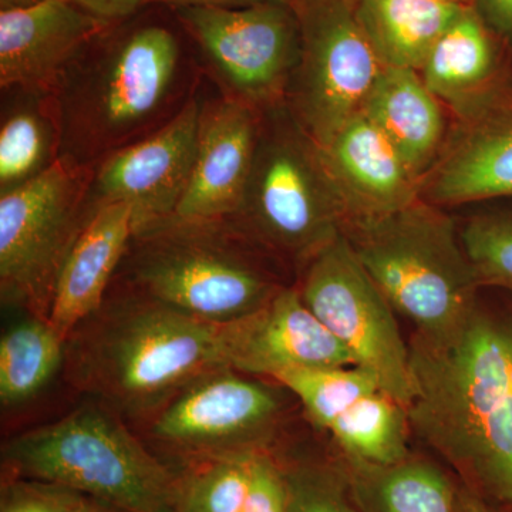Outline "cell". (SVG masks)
<instances>
[{
  "label": "cell",
  "instance_id": "1",
  "mask_svg": "<svg viewBox=\"0 0 512 512\" xmlns=\"http://www.w3.org/2000/svg\"><path fill=\"white\" fill-rule=\"evenodd\" d=\"M410 427L478 494L512 510V302L409 345Z\"/></svg>",
  "mask_w": 512,
  "mask_h": 512
},
{
  "label": "cell",
  "instance_id": "2",
  "mask_svg": "<svg viewBox=\"0 0 512 512\" xmlns=\"http://www.w3.org/2000/svg\"><path fill=\"white\" fill-rule=\"evenodd\" d=\"M86 322L67 339L70 377L128 417L156 416L185 387L231 369V323L207 322L137 292L104 302Z\"/></svg>",
  "mask_w": 512,
  "mask_h": 512
},
{
  "label": "cell",
  "instance_id": "3",
  "mask_svg": "<svg viewBox=\"0 0 512 512\" xmlns=\"http://www.w3.org/2000/svg\"><path fill=\"white\" fill-rule=\"evenodd\" d=\"M180 64L177 37L160 25L124 33L87 63L77 56L53 93L60 157L94 170L148 136L177 92Z\"/></svg>",
  "mask_w": 512,
  "mask_h": 512
},
{
  "label": "cell",
  "instance_id": "4",
  "mask_svg": "<svg viewBox=\"0 0 512 512\" xmlns=\"http://www.w3.org/2000/svg\"><path fill=\"white\" fill-rule=\"evenodd\" d=\"M343 234L394 311L437 335L476 308L478 282L456 224L417 200L384 217L346 222Z\"/></svg>",
  "mask_w": 512,
  "mask_h": 512
},
{
  "label": "cell",
  "instance_id": "5",
  "mask_svg": "<svg viewBox=\"0 0 512 512\" xmlns=\"http://www.w3.org/2000/svg\"><path fill=\"white\" fill-rule=\"evenodd\" d=\"M247 238L229 221L177 217L137 232L134 292L218 325L247 318L284 288L242 249Z\"/></svg>",
  "mask_w": 512,
  "mask_h": 512
},
{
  "label": "cell",
  "instance_id": "6",
  "mask_svg": "<svg viewBox=\"0 0 512 512\" xmlns=\"http://www.w3.org/2000/svg\"><path fill=\"white\" fill-rule=\"evenodd\" d=\"M3 461L20 478L66 485L121 512H177L173 474L113 413L82 407L9 441Z\"/></svg>",
  "mask_w": 512,
  "mask_h": 512
},
{
  "label": "cell",
  "instance_id": "7",
  "mask_svg": "<svg viewBox=\"0 0 512 512\" xmlns=\"http://www.w3.org/2000/svg\"><path fill=\"white\" fill-rule=\"evenodd\" d=\"M259 133L244 200L228 220L249 238L308 262L339 237L345 211L319 148L293 119Z\"/></svg>",
  "mask_w": 512,
  "mask_h": 512
},
{
  "label": "cell",
  "instance_id": "8",
  "mask_svg": "<svg viewBox=\"0 0 512 512\" xmlns=\"http://www.w3.org/2000/svg\"><path fill=\"white\" fill-rule=\"evenodd\" d=\"M92 177L93 168L60 157L45 173L0 194L2 296L35 318L49 319L57 275L90 215Z\"/></svg>",
  "mask_w": 512,
  "mask_h": 512
},
{
  "label": "cell",
  "instance_id": "9",
  "mask_svg": "<svg viewBox=\"0 0 512 512\" xmlns=\"http://www.w3.org/2000/svg\"><path fill=\"white\" fill-rule=\"evenodd\" d=\"M301 32L293 76L292 116L325 147L363 104L382 73L355 0H292Z\"/></svg>",
  "mask_w": 512,
  "mask_h": 512
},
{
  "label": "cell",
  "instance_id": "10",
  "mask_svg": "<svg viewBox=\"0 0 512 512\" xmlns=\"http://www.w3.org/2000/svg\"><path fill=\"white\" fill-rule=\"evenodd\" d=\"M298 291L313 315L349 350L384 393L412 400L410 350L393 306L359 261L345 234L306 262Z\"/></svg>",
  "mask_w": 512,
  "mask_h": 512
},
{
  "label": "cell",
  "instance_id": "11",
  "mask_svg": "<svg viewBox=\"0 0 512 512\" xmlns=\"http://www.w3.org/2000/svg\"><path fill=\"white\" fill-rule=\"evenodd\" d=\"M285 2L239 8H178L229 97L258 110L281 99L301 55L299 23Z\"/></svg>",
  "mask_w": 512,
  "mask_h": 512
},
{
  "label": "cell",
  "instance_id": "12",
  "mask_svg": "<svg viewBox=\"0 0 512 512\" xmlns=\"http://www.w3.org/2000/svg\"><path fill=\"white\" fill-rule=\"evenodd\" d=\"M245 376L222 369L185 387L154 416L151 436L202 458L265 450L281 402L265 384Z\"/></svg>",
  "mask_w": 512,
  "mask_h": 512
},
{
  "label": "cell",
  "instance_id": "13",
  "mask_svg": "<svg viewBox=\"0 0 512 512\" xmlns=\"http://www.w3.org/2000/svg\"><path fill=\"white\" fill-rule=\"evenodd\" d=\"M202 106L190 97L157 130L104 158L93 170L90 212L123 202L133 210L134 234L173 218L190 183Z\"/></svg>",
  "mask_w": 512,
  "mask_h": 512
},
{
  "label": "cell",
  "instance_id": "14",
  "mask_svg": "<svg viewBox=\"0 0 512 512\" xmlns=\"http://www.w3.org/2000/svg\"><path fill=\"white\" fill-rule=\"evenodd\" d=\"M109 26L72 0L0 10V86L55 93L70 64Z\"/></svg>",
  "mask_w": 512,
  "mask_h": 512
},
{
  "label": "cell",
  "instance_id": "15",
  "mask_svg": "<svg viewBox=\"0 0 512 512\" xmlns=\"http://www.w3.org/2000/svg\"><path fill=\"white\" fill-rule=\"evenodd\" d=\"M259 133L255 107L229 96L204 104L190 183L174 217L231 220L247 191Z\"/></svg>",
  "mask_w": 512,
  "mask_h": 512
},
{
  "label": "cell",
  "instance_id": "16",
  "mask_svg": "<svg viewBox=\"0 0 512 512\" xmlns=\"http://www.w3.org/2000/svg\"><path fill=\"white\" fill-rule=\"evenodd\" d=\"M319 154L345 211V224L384 217L420 200L419 178L362 111Z\"/></svg>",
  "mask_w": 512,
  "mask_h": 512
},
{
  "label": "cell",
  "instance_id": "17",
  "mask_svg": "<svg viewBox=\"0 0 512 512\" xmlns=\"http://www.w3.org/2000/svg\"><path fill=\"white\" fill-rule=\"evenodd\" d=\"M356 366L348 349L302 301L298 288H282L264 308L231 323L229 367L269 376L295 367Z\"/></svg>",
  "mask_w": 512,
  "mask_h": 512
},
{
  "label": "cell",
  "instance_id": "18",
  "mask_svg": "<svg viewBox=\"0 0 512 512\" xmlns=\"http://www.w3.org/2000/svg\"><path fill=\"white\" fill-rule=\"evenodd\" d=\"M420 198L437 207L512 198V84L464 120L421 181Z\"/></svg>",
  "mask_w": 512,
  "mask_h": 512
},
{
  "label": "cell",
  "instance_id": "19",
  "mask_svg": "<svg viewBox=\"0 0 512 512\" xmlns=\"http://www.w3.org/2000/svg\"><path fill=\"white\" fill-rule=\"evenodd\" d=\"M420 77L466 120L512 84V56L487 20L466 8L437 40Z\"/></svg>",
  "mask_w": 512,
  "mask_h": 512
},
{
  "label": "cell",
  "instance_id": "20",
  "mask_svg": "<svg viewBox=\"0 0 512 512\" xmlns=\"http://www.w3.org/2000/svg\"><path fill=\"white\" fill-rule=\"evenodd\" d=\"M134 237L133 210L123 202L90 212L57 275L49 323L63 342L103 306L106 291Z\"/></svg>",
  "mask_w": 512,
  "mask_h": 512
},
{
  "label": "cell",
  "instance_id": "21",
  "mask_svg": "<svg viewBox=\"0 0 512 512\" xmlns=\"http://www.w3.org/2000/svg\"><path fill=\"white\" fill-rule=\"evenodd\" d=\"M362 113L382 131L421 183L439 160L446 123L440 100L420 74L383 67Z\"/></svg>",
  "mask_w": 512,
  "mask_h": 512
},
{
  "label": "cell",
  "instance_id": "22",
  "mask_svg": "<svg viewBox=\"0 0 512 512\" xmlns=\"http://www.w3.org/2000/svg\"><path fill=\"white\" fill-rule=\"evenodd\" d=\"M357 15L383 67L420 72L440 36L466 10L440 0H355Z\"/></svg>",
  "mask_w": 512,
  "mask_h": 512
},
{
  "label": "cell",
  "instance_id": "23",
  "mask_svg": "<svg viewBox=\"0 0 512 512\" xmlns=\"http://www.w3.org/2000/svg\"><path fill=\"white\" fill-rule=\"evenodd\" d=\"M346 461L360 512H457L456 488L430 461L412 456L387 466Z\"/></svg>",
  "mask_w": 512,
  "mask_h": 512
},
{
  "label": "cell",
  "instance_id": "24",
  "mask_svg": "<svg viewBox=\"0 0 512 512\" xmlns=\"http://www.w3.org/2000/svg\"><path fill=\"white\" fill-rule=\"evenodd\" d=\"M0 127V191L15 190L59 160L60 124L55 94L26 93Z\"/></svg>",
  "mask_w": 512,
  "mask_h": 512
},
{
  "label": "cell",
  "instance_id": "25",
  "mask_svg": "<svg viewBox=\"0 0 512 512\" xmlns=\"http://www.w3.org/2000/svg\"><path fill=\"white\" fill-rule=\"evenodd\" d=\"M329 431L346 460L387 466L410 456L407 409L383 390L362 397Z\"/></svg>",
  "mask_w": 512,
  "mask_h": 512
},
{
  "label": "cell",
  "instance_id": "26",
  "mask_svg": "<svg viewBox=\"0 0 512 512\" xmlns=\"http://www.w3.org/2000/svg\"><path fill=\"white\" fill-rule=\"evenodd\" d=\"M64 345L45 319L16 323L0 339V400L3 406L29 402L63 363Z\"/></svg>",
  "mask_w": 512,
  "mask_h": 512
},
{
  "label": "cell",
  "instance_id": "27",
  "mask_svg": "<svg viewBox=\"0 0 512 512\" xmlns=\"http://www.w3.org/2000/svg\"><path fill=\"white\" fill-rule=\"evenodd\" d=\"M274 379L301 400L316 426L326 430L362 397L382 390L360 366L295 367Z\"/></svg>",
  "mask_w": 512,
  "mask_h": 512
},
{
  "label": "cell",
  "instance_id": "28",
  "mask_svg": "<svg viewBox=\"0 0 512 512\" xmlns=\"http://www.w3.org/2000/svg\"><path fill=\"white\" fill-rule=\"evenodd\" d=\"M258 451L205 458L200 468L178 484L177 512L244 511Z\"/></svg>",
  "mask_w": 512,
  "mask_h": 512
},
{
  "label": "cell",
  "instance_id": "29",
  "mask_svg": "<svg viewBox=\"0 0 512 512\" xmlns=\"http://www.w3.org/2000/svg\"><path fill=\"white\" fill-rule=\"evenodd\" d=\"M460 234L481 288L512 293V207L481 212Z\"/></svg>",
  "mask_w": 512,
  "mask_h": 512
},
{
  "label": "cell",
  "instance_id": "30",
  "mask_svg": "<svg viewBox=\"0 0 512 512\" xmlns=\"http://www.w3.org/2000/svg\"><path fill=\"white\" fill-rule=\"evenodd\" d=\"M286 512H360L348 476L325 466H301L285 473Z\"/></svg>",
  "mask_w": 512,
  "mask_h": 512
},
{
  "label": "cell",
  "instance_id": "31",
  "mask_svg": "<svg viewBox=\"0 0 512 512\" xmlns=\"http://www.w3.org/2000/svg\"><path fill=\"white\" fill-rule=\"evenodd\" d=\"M86 498L66 485L15 477L3 485L0 512H76Z\"/></svg>",
  "mask_w": 512,
  "mask_h": 512
},
{
  "label": "cell",
  "instance_id": "32",
  "mask_svg": "<svg viewBox=\"0 0 512 512\" xmlns=\"http://www.w3.org/2000/svg\"><path fill=\"white\" fill-rule=\"evenodd\" d=\"M285 471L265 450H259L252 461L251 484L242 512H286Z\"/></svg>",
  "mask_w": 512,
  "mask_h": 512
},
{
  "label": "cell",
  "instance_id": "33",
  "mask_svg": "<svg viewBox=\"0 0 512 512\" xmlns=\"http://www.w3.org/2000/svg\"><path fill=\"white\" fill-rule=\"evenodd\" d=\"M89 15L111 25L130 18L147 0H72Z\"/></svg>",
  "mask_w": 512,
  "mask_h": 512
},
{
  "label": "cell",
  "instance_id": "34",
  "mask_svg": "<svg viewBox=\"0 0 512 512\" xmlns=\"http://www.w3.org/2000/svg\"><path fill=\"white\" fill-rule=\"evenodd\" d=\"M483 18L487 20L504 40L508 50L512 49V0H480Z\"/></svg>",
  "mask_w": 512,
  "mask_h": 512
},
{
  "label": "cell",
  "instance_id": "35",
  "mask_svg": "<svg viewBox=\"0 0 512 512\" xmlns=\"http://www.w3.org/2000/svg\"><path fill=\"white\" fill-rule=\"evenodd\" d=\"M153 2L165 3V5L178 8H239V6L252 5V3L268 2V0H153ZM278 2H292V0H278Z\"/></svg>",
  "mask_w": 512,
  "mask_h": 512
},
{
  "label": "cell",
  "instance_id": "36",
  "mask_svg": "<svg viewBox=\"0 0 512 512\" xmlns=\"http://www.w3.org/2000/svg\"><path fill=\"white\" fill-rule=\"evenodd\" d=\"M457 512H491L483 500V495L473 488L464 487L457 490Z\"/></svg>",
  "mask_w": 512,
  "mask_h": 512
},
{
  "label": "cell",
  "instance_id": "37",
  "mask_svg": "<svg viewBox=\"0 0 512 512\" xmlns=\"http://www.w3.org/2000/svg\"><path fill=\"white\" fill-rule=\"evenodd\" d=\"M76 512H121L116 510V508L109 507V505L99 503V501L92 500V498L87 497L84 500V503L80 505L79 510Z\"/></svg>",
  "mask_w": 512,
  "mask_h": 512
},
{
  "label": "cell",
  "instance_id": "38",
  "mask_svg": "<svg viewBox=\"0 0 512 512\" xmlns=\"http://www.w3.org/2000/svg\"><path fill=\"white\" fill-rule=\"evenodd\" d=\"M43 0H0V10L28 8Z\"/></svg>",
  "mask_w": 512,
  "mask_h": 512
},
{
  "label": "cell",
  "instance_id": "39",
  "mask_svg": "<svg viewBox=\"0 0 512 512\" xmlns=\"http://www.w3.org/2000/svg\"><path fill=\"white\" fill-rule=\"evenodd\" d=\"M440 2L458 3V0H440Z\"/></svg>",
  "mask_w": 512,
  "mask_h": 512
}]
</instances>
